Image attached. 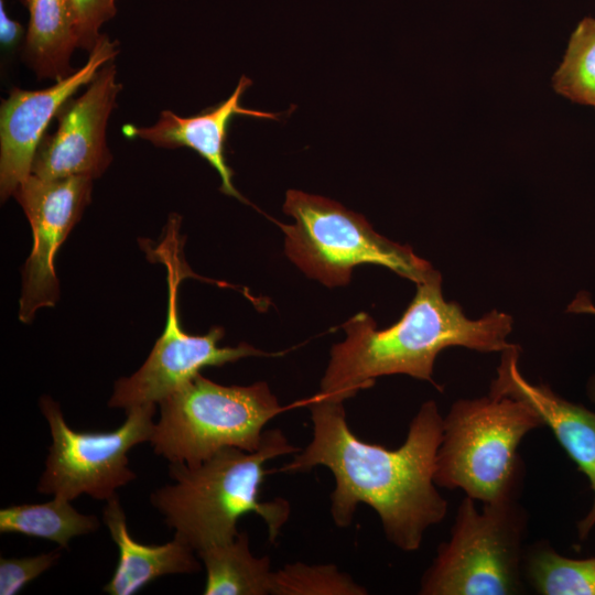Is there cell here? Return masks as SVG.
Returning a JSON list of instances; mask_svg holds the SVG:
<instances>
[{
	"label": "cell",
	"instance_id": "cell-1",
	"mask_svg": "<svg viewBox=\"0 0 595 595\" xmlns=\"http://www.w3.org/2000/svg\"><path fill=\"white\" fill-rule=\"evenodd\" d=\"M311 411V442L281 470L328 468L335 478L331 515L348 527L359 504L379 516L385 536L405 552L420 549L425 531L445 518L447 500L436 489L435 461L443 416L433 400L424 402L398 448L367 443L350 430L343 402L317 397L305 400Z\"/></svg>",
	"mask_w": 595,
	"mask_h": 595
},
{
	"label": "cell",
	"instance_id": "cell-2",
	"mask_svg": "<svg viewBox=\"0 0 595 595\" xmlns=\"http://www.w3.org/2000/svg\"><path fill=\"white\" fill-rule=\"evenodd\" d=\"M342 327L346 338L332 347L316 396L343 403L382 376L403 374L434 383V361L446 347L502 353L517 345L507 340L510 315L494 310L467 318L459 304L445 301L436 270L416 283L412 302L393 325L378 329L370 315L358 313Z\"/></svg>",
	"mask_w": 595,
	"mask_h": 595
},
{
	"label": "cell",
	"instance_id": "cell-3",
	"mask_svg": "<svg viewBox=\"0 0 595 595\" xmlns=\"http://www.w3.org/2000/svg\"><path fill=\"white\" fill-rule=\"evenodd\" d=\"M296 451L281 430L272 429L263 432L253 452L225 447L195 467L170 463L174 484L153 491L151 504L174 534L196 552L234 540L239 518L249 512L263 519L273 542L289 519L290 504L282 498L260 500V488L269 474L264 465Z\"/></svg>",
	"mask_w": 595,
	"mask_h": 595
},
{
	"label": "cell",
	"instance_id": "cell-4",
	"mask_svg": "<svg viewBox=\"0 0 595 595\" xmlns=\"http://www.w3.org/2000/svg\"><path fill=\"white\" fill-rule=\"evenodd\" d=\"M543 425L530 405L513 398L488 393L455 401L443 418L436 486L459 488L483 504L519 500L526 468L518 448Z\"/></svg>",
	"mask_w": 595,
	"mask_h": 595
},
{
	"label": "cell",
	"instance_id": "cell-5",
	"mask_svg": "<svg viewBox=\"0 0 595 595\" xmlns=\"http://www.w3.org/2000/svg\"><path fill=\"white\" fill-rule=\"evenodd\" d=\"M149 443L170 463L198 466L225 447L253 452L267 423L284 411L269 386H224L201 372L159 403Z\"/></svg>",
	"mask_w": 595,
	"mask_h": 595
},
{
	"label": "cell",
	"instance_id": "cell-6",
	"mask_svg": "<svg viewBox=\"0 0 595 595\" xmlns=\"http://www.w3.org/2000/svg\"><path fill=\"white\" fill-rule=\"evenodd\" d=\"M283 210L294 218V224H278L288 258L326 286L347 284L360 264L386 267L415 284L434 270L411 247L376 232L363 215L333 199L289 190Z\"/></svg>",
	"mask_w": 595,
	"mask_h": 595
},
{
	"label": "cell",
	"instance_id": "cell-7",
	"mask_svg": "<svg viewBox=\"0 0 595 595\" xmlns=\"http://www.w3.org/2000/svg\"><path fill=\"white\" fill-rule=\"evenodd\" d=\"M528 513L519 500L483 504L465 496L450 540L421 577L422 595H516L524 591L523 539Z\"/></svg>",
	"mask_w": 595,
	"mask_h": 595
},
{
	"label": "cell",
	"instance_id": "cell-8",
	"mask_svg": "<svg viewBox=\"0 0 595 595\" xmlns=\"http://www.w3.org/2000/svg\"><path fill=\"white\" fill-rule=\"evenodd\" d=\"M181 218L172 215L165 226V237L154 256L165 264L167 282V312L165 328L156 339L142 366L129 377L119 378L108 401L110 408L158 404L184 382L207 366H223L250 356H271L247 343L235 347H219L224 336L221 327H213L205 335H191L183 331L177 310L178 286L190 275L183 259L180 235Z\"/></svg>",
	"mask_w": 595,
	"mask_h": 595
},
{
	"label": "cell",
	"instance_id": "cell-9",
	"mask_svg": "<svg viewBox=\"0 0 595 595\" xmlns=\"http://www.w3.org/2000/svg\"><path fill=\"white\" fill-rule=\"evenodd\" d=\"M39 405L52 437L39 493L71 501L82 495L107 501L137 478L128 454L136 445L150 441L156 404L127 409L125 422L106 432L72 429L58 402L50 396H42Z\"/></svg>",
	"mask_w": 595,
	"mask_h": 595
},
{
	"label": "cell",
	"instance_id": "cell-10",
	"mask_svg": "<svg viewBox=\"0 0 595 595\" xmlns=\"http://www.w3.org/2000/svg\"><path fill=\"white\" fill-rule=\"evenodd\" d=\"M94 178L69 176L44 180L30 175L13 197L23 209L33 244L22 269L19 320L31 323L40 309L52 307L60 298L55 272L57 251L91 201Z\"/></svg>",
	"mask_w": 595,
	"mask_h": 595
},
{
	"label": "cell",
	"instance_id": "cell-11",
	"mask_svg": "<svg viewBox=\"0 0 595 595\" xmlns=\"http://www.w3.org/2000/svg\"><path fill=\"white\" fill-rule=\"evenodd\" d=\"M120 90L116 65L108 62L82 95L61 107L57 129L45 133L37 147L32 175L44 180L101 176L112 161L106 130Z\"/></svg>",
	"mask_w": 595,
	"mask_h": 595
},
{
	"label": "cell",
	"instance_id": "cell-12",
	"mask_svg": "<svg viewBox=\"0 0 595 595\" xmlns=\"http://www.w3.org/2000/svg\"><path fill=\"white\" fill-rule=\"evenodd\" d=\"M119 53L118 42L101 34L86 63L54 85L25 90L14 87L0 107V196L7 201L32 174L37 147L61 107Z\"/></svg>",
	"mask_w": 595,
	"mask_h": 595
},
{
	"label": "cell",
	"instance_id": "cell-13",
	"mask_svg": "<svg viewBox=\"0 0 595 595\" xmlns=\"http://www.w3.org/2000/svg\"><path fill=\"white\" fill-rule=\"evenodd\" d=\"M519 345L501 353L489 393L530 405L587 477L594 498L588 512L577 523L578 538L584 540L595 527V412L562 398L547 385L528 381L519 369Z\"/></svg>",
	"mask_w": 595,
	"mask_h": 595
},
{
	"label": "cell",
	"instance_id": "cell-14",
	"mask_svg": "<svg viewBox=\"0 0 595 595\" xmlns=\"http://www.w3.org/2000/svg\"><path fill=\"white\" fill-rule=\"evenodd\" d=\"M252 80L242 75L232 94L221 102L201 112L182 117L171 110H162L156 122L149 127L127 123L122 133L129 139H142L165 149L190 148L204 158L219 174L220 191L241 202L245 197L232 183L234 171L227 164L225 145L228 129L235 116H250L277 120L279 115L245 108L240 99Z\"/></svg>",
	"mask_w": 595,
	"mask_h": 595
},
{
	"label": "cell",
	"instance_id": "cell-15",
	"mask_svg": "<svg viewBox=\"0 0 595 595\" xmlns=\"http://www.w3.org/2000/svg\"><path fill=\"white\" fill-rule=\"evenodd\" d=\"M102 522L119 551L115 572L102 587L109 595H131L161 576L193 574L202 569L196 551L177 534L161 545L136 541L118 495L106 501Z\"/></svg>",
	"mask_w": 595,
	"mask_h": 595
},
{
	"label": "cell",
	"instance_id": "cell-16",
	"mask_svg": "<svg viewBox=\"0 0 595 595\" xmlns=\"http://www.w3.org/2000/svg\"><path fill=\"white\" fill-rule=\"evenodd\" d=\"M29 11L22 56L39 79L61 80L76 69L77 22L71 0H20Z\"/></svg>",
	"mask_w": 595,
	"mask_h": 595
},
{
	"label": "cell",
	"instance_id": "cell-17",
	"mask_svg": "<svg viewBox=\"0 0 595 595\" xmlns=\"http://www.w3.org/2000/svg\"><path fill=\"white\" fill-rule=\"evenodd\" d=\"M206 570L205 595L272 594L274 571L269 556L257 558L247 532L196 552Z\"/></svg>",
	"mask_w": 595,
	"mask_h": 595
},
{
	"label": "cell",
	"instance_id": "cell-18",
	"mask_svg": "<svg viewBox=\"0 0 595 595\" xmlns=\"http://www.w3.org/2000/svg\"><path fill=\"white\" fill-rule=\"evenodd\" d=\"M100 521L80 513L71 500L53 496L43 504L12 505L0 510V532L21 533L68 548L73 538L95 532Z\"/></svg>",
	"mask_w": 595,
	"mask_h": 595
},
{
	"label": "cell",
	"instance_id": "cell-19",
	"mask_svg": "<svg viewBox=\"0 0 595 595\" xmlns=\"http://www.w3.org/2000/svg\"><path fill=\"white\" fill-rule=\"evenodd\" d=\"M524 581L542 595H595V558L571 559L541 540L524 548Z\"/></svg>",
	"mask_w": 595,
	"mask_h": 595
},
{
	"label": "cell",
	"instance_id": "cell-20",
	"mask_svg": "<svg viewBox=\"0 0 595 595\" xmlns=\"http://www.w3.org/2000/svg\"><path fill=\"white\" fill-rule=\"evenodd\" d=\"M552 86L566 99L595 108V19H582L573 30Z\"/></svg>",
	"mask_w": 595,
	"mask_h": 595
},
{
	"label": "cell",
	"instance_id": "cell-21",
	"mask_svg": "<svg viewBox=\"0 0 595 595\" xmlns=\"http://www.w3.org/2000/svg\"><path fill=\"white\" fill-rule=\"evenodd\" d=\"M367 589L334 564L295 562L274 571L273 595H366Z\"/></svg>",
	"mask_w": 595,
	"mask_h": 595
},
{
	"label": "cell",
	"instance_id": "cell-22",
	"mask_svg": "<svg viewBox=\"0 0 595 595\" xmlns=\"http://www.w3.org/2000/svg\"><path fill=\"white\" fill-rule=\"evenodd\" d=\"M61 558V550L23 558H0V594L15 595Z\"/></svg>",
	"mask_w": 595,
	"mask_h": 595
},
{
	"label": "cell",
	"instance_id": "cell-23",
	"mask_svg": "<svg viewBox=\"0 0 595 595\" xmlns=\"http://www.w3.org/2000/svg\"><path fill=\"white\" fill-rule=\"evenodd\" d=\"M76 15L78 48L95 46L100 28L117 13L116 0H71Z\"/></svg>",
	"mask_w": 595,
	"mask_h": 595
},
{
	"label": "cell",
	"instance_id": "cell-24",
	"mask_svg": "<svg viewBox=\"0 0 595 595\" xmlns=\"http://www.w3.org/2000/svg\"><path fill=\"white\" fill-rule=\"evenodd\" d=\"M23 34L22 25L11 19L4 7L3 0H0V41L4 47L15 45Z\"/></svg>",
	"mask_w": 595,
	"mask_h": 595
},
{
	"label": "cell",
	"instance_id": "cell-25",
	"mask_svg": "<svg viewBox=\"0 0 595 595\" xmlns=\"http://www.w3.org/2000/svg\"><path fill=\"white\" fill-rule=\"evenodd\" d=\"M567 312L595 315V305L586 292H580L569 304ZM587 396L595 403V375L587 382Z\"/></svg>",
	"mask_w": 595,
	"mask_h": 595
}]
</instances>
